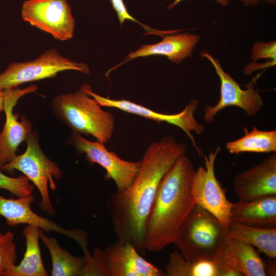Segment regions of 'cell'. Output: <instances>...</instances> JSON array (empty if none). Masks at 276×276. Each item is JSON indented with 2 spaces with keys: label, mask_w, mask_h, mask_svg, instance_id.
I'll return each mask as SVG.
<instances>
[{
  "label": "cell",
  "mask_w": 276,
  "mask_h": 276,
  "mask_svg": "<svg viewBox=\"0 0 276 276\" xmlns=\"http://www.w3.org/2000/svg\"><path fill=\"white\" fill-rule=\"evenodd\" d=\"M14 234L0 232V276H12L17 259Z\"/></svg>",
  "instance_id": "obj_24"
},
{
  "label": "cell",
  "mask_w": 276,
  "mask_h": 276,
  "mask_svg": "<svg viewBox=\"0 0 276 276\" xmlns=\"http://www.w3.org/2000/svg\"><path fill=\"white\" fill-rule=\"evenodd\" d=\"M222 269L220 260L191 262L174 250L165 266V272L167 276H221Z\"/></svg>",
  "instance_id": "obj_21"
},
{
  "label": "cell",
  "mask_w": 276,
  "mask_h": 276,
  "mask_svg": "<svg viewBox=\"0 0 276 276\" xmlns=\"http://www.w3.org/2000/svg\"><path fill=\"white\" fill-rule=\"evenodd\" d=\"M229 236L254 246L270 259L276 258V228L250 226L231 221Z\"/></svg>",
  "instance_id": "obj_19"
},
{
  "label": "cell",
  "mask_w": 276,
  "mask_h": 276,
  "mask_svg": "<svg viewBox=\"0 0 276 276\" xmlns=\"http://www.w3.org/2000/svg\"><path fill=\"white\" fill-rule=\"evenodd\" d=\"M195 171L190 158L183 154L162 179L147 223V251H159L174 243L182 223L196 203L192 194Z\"/></svg>",
  "instance_id": "obj_2"
},
{
  "label": "cell",
  "mask_w": 276,
  "mask_h": 276,
  "mask_svg": "<svg viewBox=\"0 0 276 276\" xmlns=\"http://www.w3.org/2000/svg\"><path fill=\"white\" fill-rule=\"evenodd\" d=\"M51 107L56 117L73 133L91 135L104 144L112 136L116 124L114 116L103 110L91 98L85 84L73 93L54 97Z\"/></svg>",
  "instance_id": "obj_4"
},
{
  "label": "cell",
  "mask_w": 276,
  "mask_h": 276,
  "mask_svg": "<svg viewBox=\"0 0 276 276\" xmlns=\"http://www.w3.org/2000/svg\"><path fill=\"white\" fill-rule=\"evenodd\" d=\"M183 0H174L173 2L169 4L168 5V9L170 10L175 6H176L178 3L181 2ZM215 2H217L218 4L221 5L222 6H228L230 1L229 0H214Z\"/></svg>",
  "instance_id": "obj_29"
},
{
  "label": "cell",
  "mask_w": 276,
  "mask_h": 276,
  "mask_svg": "<svg viewBox=\"0 0 276 276\" xmlns=\"http://www.w3.org/2000/svg\"><path fill=\"white\" fill-rule=\"evenodd\" d=\"M69 142L78 152L85 155L90 164H98L105 170V180L114 181L117 193L126 191L135 180L140 169L141 160L133 162L123 160L114 152L109 151L104 144L86 140L80 134L73 133Z\"/></svg>",
  "instance_id": "obj_8"
},
{
  "label": "cell",
  "mask_w": 276,
  "mask_h": 276,
  "mask_svg": "<svg viewBox=\"0 0 276 276\" xmlns=\"http://www.w3.org/2000/svg\"><path fill=\"white\" fill-rule=\"evenodd\" d=\"M220 151V147L204 156V166L195 171L192 194L196 203L213 215L228 227L231 221L232 203L226 197V191L216 177L215 162Z\"/></svg>",
  "instance_id": "obj_10"
},
{
  "label": "cell",
  "mask_w": 276,
  "mask_h": 276,
  "mask_svg": "<svg viewBox=\"0 0 276 276\" xmlns=\"http://www.w3.org/2000/svg\"><path fill=\"white\" fill-rule=\"evenodd\" d=\"M34 200L32 195L17 199H9L0 196V215L5 218L8 226L24 224L36 226L48 233L56 232L75 240L83 251L88 249L86 233L81 229L66 230L48 218L36 214L31 208V204Z\"/></svg>",
  "instance_id": "obj_13"
},
{
  "label": "cell",
  "mask_w": 276,
  "mask_h": 276,
  "mask_svg": "<svg viewBox=\"0 0 276 276\" xmlns=\"http://www.w3.org/2000/svg\"><path fill=\"white\" fill-rule=\"evenodd\" d=\"M39 238L49 250L52 263V276H79L86 263L84 257H75L63 249L56 239L47 236L39 229Z\"/></svg>",
  "instance_id": "obj_23"
},
{
  "label": "cell",
  "mask_w": 276,
  "mask_h": 276,
  "mask_svg": "<svg viewBox=\"0 0 276 276\" xmlns=\"http://www.w3.org/2000/svg\"><path fill=\"white\" fill-rule=\"evenodd\" d=\"M21 15L25 21L55 39L63 41L74 36L75 22L66 0H27Z\"/></svg>",
  "instance_id": "obj_9"
},
{
  "label": "cell",
  "mask_w": 276,
  "mask_h": 276,
  "mask_svg": "<svg viewBox=\"0 0 276 276\" xmlns=\"http://www.w3.org/2000/svg\"><path fill=\"white\" fill-rule=\"evenodd\" d=\"M27 148L20 155H16L8 163L0 167L1 171L11 172L15 170L21 172L38 189L41 200L39 206L49 215L54 209L51 202L48 185L53 191L56 189L54 178L60 179L62 172L59 166L49 159L42 151L36 130H32L27 140Z\"/></svg>",
  "instance_id": "obj_5"
},
{
  "label": "cell",
  "mask_w": 276,
  "mask_h": 276,
  "mask_svg": "<svg viewBox=\"0 0 276 276\" xmlns=\"http://www.w3.org/2000/svg\"><path fill=\"white\" fill-rule=\"evenodd\" d=\"M251 52V58L254 62L261 59L276 60V40L256 42Z\"/></svg>",
  "instance_id": "obj_26"
},
{
  "label": "cell",
  "mask_w": 276,
  "mask_h": 276,
  "mask_svg": "<svg viewBox=\"0 0 276 276\" xmlns=\"http://www.w3.org/2000/svg\"><path fill=\"white\" fill-rule=\"evenodd\" d=\"M244 135L225 144L231 154L243 152L272 153L276 152V130H260L254 126L250 131L246 127Z\"/></svg>",
  "instance_id": "obj_22"
},
{
  "label": "cell",
  "mask_w": 276,
  "mask_h": 276,
  "mask_svg": "<svg viewBox=\"0 0 276 276\" xmlns=\"http://www.w3.org/2000/svg\"><path fill=\"white\" fill-rule=\"evenodd\" d=\"M163 39L154 44H144L125 57L123 63L139 57L152 55L165 56L175 64L190 57L200 40L199 34L185 32L172 33L162 36Z\"/></svg>",
  "instance_id": "obj_16"
},
{
  "label": "cell",
  "mask_w": 276,
  "mask_h": 276,
  "mask_svg": "<svg viewBox=\"0 0 276 276\" xmlns=\"http://www.w3.org/2000/svg\"><path fill=\"white\" fill-rule=\"evenodd\" d=\"M229 238L228 227L196 203L182 223L173 243L187 261H218Z\"/></svg>",
  "instance_id": "obj_3"
},
{
  "label": "cell",
  "mask_w": 276,
  "mask_h": 276,
  "mask_svg": "<svg viewBox=\"0 0 276 276\" xmlns=\"http://www.w3.org/2000/svg\"><path fill=\"white\" fill-rule=\"evenodd\" d=\"M187 146L171 135L151 143L145 151L137 176L126 191L111 193L107 200L109 217L118 240L131 244L143 256L146 225L159 184Z\"/></svg>",
  "instance_id": "obj_1"
},
{
  "label": "cell",
  "mask_w": 276,
  "mask_h": 276,
  "mask_svg": "<svg viewBox=\"0 0 276 276\" xmlns=\"http://www.w3.org/2000/svg\"><path fill=\"white\" fill-rule=\"evenodd\" d=\"M254 63H251L246 66L244 68L243 73L245 75H251L252 72L257 70L273 66L276 64V60H272L262 64Z\"/></svg>",
  "instance_id": "obj_28"
},
{
  "label": "cell",
  "mask_w": 276,
  "mask_h": 276,
  "mask_svg": "<svg viewBox=\"0 0 276 276\" xmlns=\"http://www.w3.org/2000/svg\"><path fill=\"white\" fill-rule=\"evenodd\" d=\"M221 261L244 276L267 275L264 261L250 244L230 237L223 250Z\"/></svg>",
  "instance_id": "obj_18"
},
{
  "label": "cell",
  "mask_w": 276,
  "mask_h": 276,
  "mask_svg": "<svg viewBox=\"0 0 276 276\" xmlns=\"http://www.w3.org/2000/svg\"><path fill=\"white\" fill-rule=\"evenodd\" d=\"M68 70L77 71L84 74L90 72L87 64L74 61L61 55L56 49H50L33 60L10 63L0 74V89L54 78L58 73Z\"/></svg>",
  "instance_id": "obj_6"
},
{
  "label": "cell",
  "mask_w": 276,
  "mask_h": 276,
  "mask_svg": "<svg viewBox=\"0 0 276 276\" xmlns=\"http://www.w3.org/2000/svg\"><path fill=\"white\" fill-rule=\"evenodd\" d=\"M106 276H166L130 244L117 240L104 250Z\"/></svg>",
  "instance_id": "obj_15"
},
{
  "label": "cell",
  "mask_w": 276,
  "mask_h": 276,
  "mask_svg": "<svg viewBox=\"0 0 276 276\" xmlns=\"http://www.w3.org/2000/svg\"><path fill=\"white\" fill-rule=\"evenodd\" d=\"M200 56L210 61L220 81L219 100L215 105H208L204 108L203 119L206 123H212L219 111L229 106L238 107L249 116L256 114L262 109L263 100L254 87L258 77L246 85V89H243L231 75L224 71L218 59L205 51L202 52Z\"/></svg>",
  "instance_id": "obj_7"
},
{
  "label": "cell",
  "mask_w": 276,
  "mask_h": 276,
  "mask_svg": "<svg viewBox=\"0 0 276 276\" xmlns=\"http://www.w3.org/2000/svg\"><path fill=\"white\" fill-rule=\"evenodd\" d=\"M113 8L117 12L121 25L125 20H130L139 24L145 30L146 34H155L158 35L160 30H155L146 26L137 20L133 17L127 11V8L123 0H110Z\"/></svg>",
  "instance_id": "obj_27"
},
{
  "label": "cell",
  "mask_w": 276,
  "mask_h": 276,
  "mask_svg": "<svg viewBox=\"0 0 276 276\" xmlns=\"http://www.w3.org/2000/svg\"><path fill=\"white\" fill-rule=\"evenodd\" d=\"M34 186L25 175L13 177L7 176L0 170V189L9 191L18 197L32 195Z\"/></svg>",
  "instance_id": "obj_25"
},
{
  "label": "cell",
  "mask_w": 276,
  "mask_h": 276,
  "mask_svg": "<svg viewBox=\"0 0 276 276\" xmlns=\"http://www.w3.org/2000/svg\"><path fill=\"white\" fill-rule=\"evenodd\" d=\"M233 183L239 202L276 195V152L238 174Z\"/></svg>",
  "instance_id": "obj_14"
},
{
  "label": "cell",
  "mask_w": 276,
  "mask_h": 276,
  "mask_svg": "<svg viewBox=\"0 0 276 276\" xmlns=\"http://www.w3.org/2000/svg\"><path fill=\"white\" fill-rule=\"evenodd\" d=\"M242 2L245 6H256L260 1L265 2L271 4H275L276 0H239Z\"/></svg>",
  "instance_id": "obj_30"
},
{
  "label": "cell",
  "mask_w": 276,
  "mask_h": 276,
  "mask_svg": "<svg viewBox=\"0 0 276 276\" xmlns=\"http://www.w3.org/2000/svg\"><path fill=\"white\" fill-rule=\"evenodd\" d=\"M4 90L0 89V113L4 111Z\"/></svg>",
  "instance_id": "obj_31"
},
{
  "label": "cell",
  "mask_w": 276,
  "mask_h": 276,
  "mask_svg": "<svg viewBox=\"0 0 276 276\" xmlns=\"http://www.w3.org/2000/svg\"><path fill=\"white\" fill-rule=\"evenodd\" d=\"M230 219L231 221L250 226L275 228L276 195L232 203Z\"/></svg>",
  "instance_id": "obj_17"
},
{
  "label": "cell",
  "mask_w": 276,
  "mask_h": 276,
  "mask_svg": "<svg viewBox=\"0 0 276 276\" xmlns=\"http://www.w3.org/2000/svg\"><path fill=\"white\" fill-rule=\"evenodd\" d=\"M37 86L30 85L24 89L19 87L4 90V108L6 122L0 133V167L11 162L16 155L20 144L26 141L32 131V125L25 115L18 121V114L13 113V109L23 96L35 91Z\"/></svg>",
  "instance_id": "obj_12"
},
{
  "label": "cell",
  "mask_w": 276,
  "mask_h": 276,
  "mask_svg": "<svg viewBox=\"0 0 276 276\" xmlns=\"http://www.w3.org/2000/svg\"><path fill=\"white\" fill-rule=\"evenodd\" d=\"M26 239V249L24 258L15 266L12 276H47L39 244V228L31 225H26L22 231Z\"/></svg>",
  "instance_id": "obj_20"
},
{
  "label": "cell",
  "mask_w": 276,
  "mask_h": 276,
  "mask_svg": "<svg viewBox=\"0 0 276 276\" xmlns=\"http://www.w3.org/2000/svg\"><path fill=\"white\" fill-rule=\"evenodd\" d=\"M85 89L87 93L101 107L116 108L123 111L138 115L158 123L164 122L177 126L187 134L198 154L201 155V151L197 146L194 137L192 133L194 132L197 134H201L204 131L203 125L198 123L194 117L199 103L198 100H191L179 113L167 114L155 112L129 100H114L102 97L94 93L90 86L87 84H85Z\"/></svg>",
  "instance_id": "obj_11"
}]
</instances>
